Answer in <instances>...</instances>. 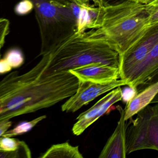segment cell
<instances>
[{
	"mask_svg": "<svg viewBox=\"0 0 158 158\" xmlns=\"http://www.w3.org/2000/svg\"><path fill=\"white\" fill-rule=\"evenodd\" d=\"M12 125V122L10 121H7L0 123V138L2 135L6 132Z\"/></svg>",
	"mask_w": 158,
	"mask_h": 158,
	"instance_id": "cell-22",
	"label": "cell"
},
{
	"mask_svg": "<svg viewBox=\"0 0 158 158\" xmlns=\"http://www.w3.org/2000/svg\"><path fill=\"white\" fill-rule=\"evenodd\" d=\"M121 80L137 91L158 74V24L151 27L123 54L119 56Z\"/></svg>",
	"mask_w": 158,
	"mask_h": 158,
	"instance_id": "cell-4",
	"label": "cell"
},
{
	"mask_svg": "<svg viewBox=\"0 0 158 158\" xmlns=\"http://www.w3.org/2000/svg\"><path fill=\"white\" fill-rule=\"evenodd\" d=\"M157 24L158 0L146 4L129 0L116 6L103 7L100 27L85 32L89 38L108 42L120 56Z\"/></svg>",
	"mask_w": 158,
	"mask_h": 158,
	"instance_id": "cell-2",
	"label": "cell"
},
{
	"mask_svg": "<svg viewBox=\"0 0 158 158\" xmlns=\"http://www.w3.org/2000/svg\"><path fill=\"white\" fill-rule=\"evenodd\" d=\"M48 1L65 5H70L71 2V0H48Z\"/></svg>",
	"mask_w": 158,
	"mask_h": 158,
	"instance_id": "cell-23",
	"label": "cell"
},
{
	"mask_svg": "<svg viewBox=\"0 0 158 158\" xmlns=\"http://www.w3.org/2000/svg\"><path fill=\"white\" fill-rule=\"evenodd\" d=\"M34 5L39 28L40 50L39 56L48 52L58 42L76 30V22L70 5L48 0H30Z\"/></svg>",
	"mask_w": 158,
	"mask_h": 158,
	"instance_id": "cell-5",
	"label": "cell"
},
{
	"mask_svg": "<svg viewBox=\"0 0 158 158\" xmlns=\"http://www.w3.org/2000/svg\"><path fill=\"white\" fill-rule=\"evenodd\" d=\"M79 81L109 83L120 78L119 68L100 62H93L69 70Z\"/></svg>",
	"mask_w": 158,
	"mask_h": 158,
	"instance_id": "cell-10",
	"label": "cell"
},
{
	"mask_svg": "<svg viewBox=\"0 0 158 158\" xmlns=\"http://www.w3.org/2000/svg\"><path fill=\"white\" fill-rule=\"evenodd\" d=\"M130 118L126 131L127 154L143 149L158 150V105H148Z\"/></svg>",
	"mask_w": 158,
	"mask_h": 158,
	"instance_id": "cell-6",
	"label": "cell"
},
{
	"mask_svg": "<svg viewBox=\"0 0 158 158\" xmlns=\"http://www.w3.org/2000/svg\"><path fill=\"white\" fill-rule=\"evenodd\" d=\"M12 67L4 59H0V74L6 73L11 71Z\"/></svg>",
	"mask_w": 158,
	"mask_h": 158,
	"instance_id": "cell-21",
	"label": "cell"
},
{
	"mask_svg": "<svg viewBox=\"0 0 158 158\" xmlns=\"http://www.w3.org/2000/svg\"><path fill=\"white\" fill-rule=\"evenodd\" d=\"M2 48H0V59H1V49Z\"/></svg>",
	"mask_w": 158,
	"mask_h": 158,
	"instance_id": "cell-25",
	"label": "cell"
},
{
	"mask_svg": "<svg viewBox=\"0 0 158 158\" xmlns=\"http://www.w3.org/2000/svg\"><path fill=\"white\" fill-rule=\"evenodd\" d=\"M158 92V82L150 85L127 101L124 109V119L127 121L151 103Z\"/></svg>",
	"mask_w": 158,
	"mask_h": 158,
	"instance_id": "cell-12",
	"label": "cell"
},
{
	"mask_svg": "<svg viewBox=\"0 0 158 158\" xmlns=\"http://www.w3.org/2000/svg\"><path fill=\"white\" fill-rule=\"evenodd\" d=\"M23 141L12 137L2 136L0 138V150L14 151L20 148Z\"/></svg>",
	"mask_w": 158,
	"mask_h": 158,
	"instance_id": "cell-17",
	"label": "cell"
},
{
	"mask_svg": "<svg viewBox=\"0 0 158 158\" xmlns=\"http://www.w3.org/2000/svg\"><path fill=\"white\" fill-rule=\"evenodd\" d=\"M10 22L5 18H0V48L5 44L6 37L10 33Z\"/></svg>",
	"mask_w": 158,
	"mask_h": 158,
	"instance_id": "cell-18",
	"label": "cell"
},
{
	"mask_svg": "<svg viewBox=\"0 0 158 158\" xmlns=\"http://www.w3.org/2000/svg\"><path fill=\"white\" fill-rule=\"evenodd\" d=\"M94 2V4L98 6L106 7L116 6L122 4L125 2L129 0H91Z\"/></svg>",
	"mask_w": 158,
	"mask_h": 158,
	"instance_id": "cell-20",
	"label": "cell"
},
{
	"mask_svg": "<svg viewBox=\"0 0 158 158\" xmlns=\"http://www.w3.org/2000/svg\"><path fill=\"white\" fill-rule=\"evenodd\" d=\"M122 98L123 90L121 86L114 89L101 98L91 108L77 117V121L72 129L74 135H81L89 127L107 112L113 105L122 100Z\"/></svg>",
	"mask_w": 158,
	"mask_h": 158,
	"instance_id": "cell-8",
	"label": "cell"
},
{
	"mask_svg": "<svg viewBox=\"0 0 158 158\" xmlns=\"http://www.w3.org/2000/svg\"><path fill=\"white\" fill-rule=\"evenodd\" d=\"M52 72L68 71L93 62L119 68V54L108 42L73 31L41 56Z\"/></svg>",
	"mask_w": 158,
	"mask_h": 158,
	"instance_id": "cell-3",
	"label": "cell"
},
{
	"mask_svg": "<svg viewBox=\"0 0 158 158\" xmlns=\"http://www.w3.org/2000/svg\"><path fill=\"white\" fill-rule=\"evenodd\" d=\"M91 0H71L70 7L76 22V31L83 33L100 27L103 7L91 4Z\"/></svg>",
	"mask_w": 158,
	"mask_h": 158,
	"instance_id": "cell-9",
	"label": "cell"
},
{
	"mask_svg": "<svg viewBox=\"0 0 158 158\" xmlns=\"http://www.w3.org/2000/svg\"><path fill=\"white\" fill-rule=\"evenodd\" d=\"M135 1H137L140 2V3H145V4H146V3L151 2L153 1L154 0H135Z\"/></svg>",
	"mask_w": 158,
	"mask_h": 158,
	"instance_id": "cell-24",
	"label": "cell"
},
{
	"mask_svg": "<svg viewBox=\"0 0 158 158\" xmlns=\"http://www.w3.org/2000/svg\"><path fill=\"white\" fill-rule=\"evenodd\" d=\"M120 118L114 133L109 138L99 158H125L127 155L126 131L128 124L124 119V110L117 107Z\"/></svg>",
	"mask_w": 158,
	"mask_h": 158,
	"instance_id": "cell-11",
	"label": "cell"
},
{
	"mask_svg": "<svg viewBox=\"0 0 158 158\" xmlns=\"http://www.w3.org/2000/svg\"><path fill=\"white\" fill-rule=\"evenodd\" d=\"M34 9V5L30 0H23L15 6V12L19 15L27 14Z\"/></svg>",
	"mask_w": 158,
	"mask_h": 158,
	"instance_id": "cell-19",
	"label": "cell"
},
{
	"mask_svg": "<svg viewBox=\"0 0 158 158\" xmlns=\"http://www.w3.org/2000/svg\"><path fill=\"white\" fill-rule=\"evenodd\" d=\"M78 83L69 70L52 71L42 57L26 73L8 74L0 81V123L70 98L76 92Z\"/></svg>",
	"mask_w": 158,
	"mask_h": 158,
	"instance_id": "cell-1",
	"label": "cell"
},
{
	"mask_svg": "<svg viewBox=\"0 0 158 158\" xmlns=\"http://www.w3.org/2000/svg\"><path fill=\"white\" fill-rule=\"evenodd\" d=\"M78 146H72L68 142L55 144L40 157L42 158H83Z\"/></svg>",
	"mask_w": 158,
	"mask_h": 158,
	"instance_id": "cell-13",
	"label": "cell"
},
{
	"mask_svg": "<svg viewBox=\"0 0 158 158\" xmlns=\"http://www.w3.org/2000/svg\"><path fill=\"white\" fill-rule=\"evenodd\" d=\"M46 118H47V116L46 115H43L29 122H22L16 126L14 128H13V129H11L9 131L7 130L2 135V136L12 137L27 133L32 130L39 123H40L41 121H43Z\"/></svg>",
	"mask_w": 158,
	"mask_h": 158,
	"instance_id": "cell-14",
	"label": "cell"
},
{
	"mask_svg": "<svg viewBox=\"0 0 158 158\" xmlns=\"http://www.w3.org/2000/svg\"><path fill=\"white\" fill-rule=\"evenodd\" d=\"M12 68H16L23 65L24 62L23 55L18 49H12L7 52L3 58Z\"/></svg>",
	"mask_w": 158,
	"mask_h": 158,
	"instance_id": "cell-16",
	"label": "cell"
},
{
	"mask_svg": "<svg viewBox=\"0 0 158 158\" xmlns=\"http://www.w3.org/2000/svg\"><path fill=\"white\" fill-rule=\"evenodd\" d=\"M30 158L31 152L27 144L23 141L20 148L14 151L0 150V158Z\"/></svg>",
	"mask_w": 158,
	"mask_h": 158,
	"instance_id": "cell-15",
	"label": "cell"
},
{
	"mask_svg": "<svg viewBox=\"0 0 158 158\" xmlns=\"http://www.w3.org/2000/svg\"><path fill=\"white\" fill-rule=\"evenodd\" d=\"M126 85H127V83L122 80L103 84L79 81L76 92L62 105V111L66 112H75L99 96L118 87Z\"/></svg>",
	"mask_w": 158,
	"mask_h": 158,
	"instance_id": "cell-7",
	"label": "cell"
}]
</instances>
